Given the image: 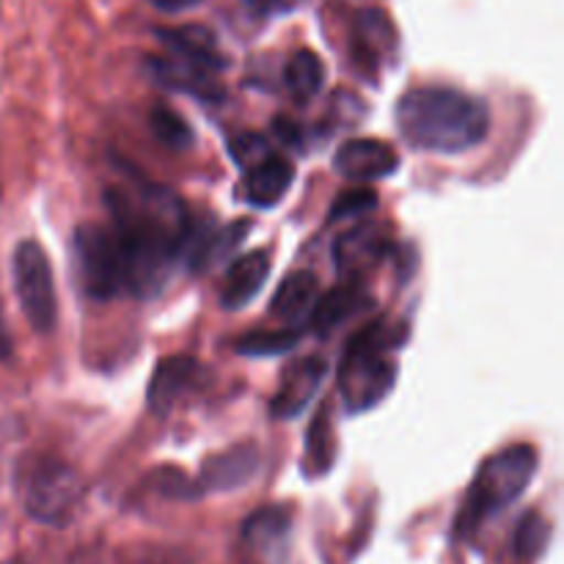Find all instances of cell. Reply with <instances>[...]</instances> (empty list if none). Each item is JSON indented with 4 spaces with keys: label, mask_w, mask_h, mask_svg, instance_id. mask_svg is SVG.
<instances>
[{
    "label": "cell",
    "mask_w": 564,
    "mask_h": 564,
    "mask_svg": "<svg viewBox=\"0 0 564 564\" xmlns=\"http://www.w3.org/2000/svg\"><path fill=\"white\" fill-rule=\"evenodd\" d=\"M105 202L113 218L110 231L119 248L124 286L135 297H154L185 251L191 231L187 207L174 191L152 182L138 191L110 187Z\"/></svg>",
    "instance_id": "1"
},
{
    "label": "cell",
    "mask_w": 564,
    "mask_h": 564,
    "mask_svg": "<svg viewBox=\"0 0 564 564\" xmlns=\"http://www.w3.org/2000/svg\"><path fill=\"white\" fill-rule=\"evenodd\" d=\"M394 119L400 135L422 152H466L490 132L488 105L452 86L408 88L397 99Z\"/></svg>",
    "instance_id": "2"
},
{
    "label": "cell",
    "mask_w": 564,
    "mask_h": 564,
    "mask_svg": "<svg viewBox=\"0 0 564 564\" xmlns=\"http://www.w3.org/2000/svg\"><path fill=\"white\" fill-rule=\"evenodd\" d=\"M538 466L540 457L532 444H512L490 455L474 474L471 488H468L455 523L457 534L474 538L496 516L510 510L527 494L534 474H538Z\"/></svg>",
    "instance_id": "3"
},
{
    "label": "cell",
    "mask_w": 564,
    "mask_h": 564,
    "mask_svg": "<svg viewBox=\"0 0 564 564\" xmlns=\"http://www.w3.org/2000/svg\"><path fill=\"white\" fill-rule=\"evenodd\" d=\"M402 341L394 328L383 319L358 330L341 356L339 391L350 413H364L378 408L391 394L397 380V361L389 358L391 347Z\"/></svg>",
    "instance_id": "4"
},
{
    "label": "cell",
    "mask_w": 564,
    "mask_h": 564,
    "mask_svg": "<svg viewBox=\"0 0 564 564\" xmlns=\"http://www.w3.org/2000/svg\"><path fill=\"white\" fill-rule=\"evenodd\" d=\"M80 496V474L58 457H36L22 474V505L44 527H64L75 516Z\"/></svg>",
    "instance_id": "5"
},
{
    "label": "cell",
    "mask_w": 564,
    "mask_h": 564,
    "mask_svg": "<svg viewBox=\"0 0 564 564\" xmlns=\"http://www.w3.org/2000/svg\"><path fill=\"white\" fill-rule=\"evenodd\" d=\"M72 262L80 290L91 301H110L124 290V275H121L119 248H116L113 231L102 224L86 220L72 235Z\"/></svg>",
    "instance_id": "6"
},
{
    "label": "cell",
    "mask_w": 564,
    "mask_h": 564,
    "mask_svg": "<svg viewBox=\"0 0 564 564\" xmlns=\"http://www.w3.org/2000/svg\"><path fill=\"white\" fill-rule=\"evenodd\" d=\"M17 301L22 314L36 334H50L58 319V297H55L53 268L50 257L36 240H22L11 257Z\"/></svg>",
    "instance_id": "7"
},
{
    "label": "cell",
    "mask_w": 564,
    "mask_h": 564,
    "mask_svg": "<svg viewBox=\"0 0 564 564\" xmlns=\"http://www.w3.org/2000/svg\"><path fill=\"white\" fill-rule=\"evenodd\" d=\"M204 375V364L198 358L185 356H169L154 367L152 380H149V391H147V402L152 408V413L158 416H169L182 400H185L191 391H196L202 386Z\"/></svg>",
    "instance_id": "8"
},
{
    "label": "cell",
    "mask_w": 564,
    "mask_h": 564,
    "mask_svg": "<svg viewBox=\"0 0 564 564\" xmlns=\"http://www.w3.org/2000/svg\"><path fill=\"white\" fill-rule=\"evenodd\" d=\"M400 154L380 138H352L334 154V171L347 182H375L397 174Z\"/></svg>",
    "instance_id": "9"
},
{
    "label": "cell",
    "mask_w": 564,
    "mask_h": 564,
    "mask_svg": "<svg viewBox=\"0 0 564 564\" xmlns=\"http://www.w3.org/2000/svg\"><path fill=\"white\" fill-rule=\"evenodd\" d=\"M259 463H262L259 446L253 441H240V444L204 460L202 474H198V488L204 494H231V490L246 488L257 477Z\"/></svg>",
    "instance_id": "10"
},
{
    "label": "cell",
    "mask_w": 564,
    "mask_h": 564,
    "mask_svg": "<svg viewBox=\"0 0 564 564\" xmlns=\"http://www.w3.org/2000/svg\"><path fill=\"white\" fill-rule=\"evenodd\" d=\"M391 251V237L383 224H361L334 242V264L341 279H361Z\"/></svg>",
    "instance_id": "11"
},
{
    "label": "cell",
    "mask_w": 564,
    "mask_h": 564,
    "mask_svg": "<svg viewBox=\"0 0 564 564\" xmlns=\"http://www.w3.org/2000/svg\"><path fill=\"white\" fill-rule=\"evenodd\" d=\"M328 364L317 356H306L292 361L290 367L281 372L279 391H275L273 402H270V413L273 419H297L308 408V402L317 397L319 386H323Z\"/></svg>",
    "instance_id": "12"
},
{
    "label": "cell",
    "mask_w": 564,
    "mask_h": 564,
    "mask_svg": "<svg viewBox=\"0 0 564 564\" xmlns=\"http://www.w3.org/2000/svg\"><path fill=\"white\" fill-rule=\"evenodd\" d=\"M397 53V31L389 14L380 9L358 11L352 22V58L364 64V69L375 72L389 64Z\"/></svg>",
    "instance_id": "13"
},
{
    "label": "cell",
    "mask_w": 564,
    "mask_h": 564,
    "mask_svg": "<svg viewBox=\"0 0 564 564\" xmlns=\"http://www.w3.org/2000/svg\"><path fill=\"white\" fill-rule=\"evenodd\" d=\"M292 532V512L286 507H262L253 512L242 527V540L248 549L264 562L279 564L284 560L286 545H290Z\"/></svg>",
    "instance_id": "14"
},
{
    "label": "cell",
    "mask_w": 564,
    "mask_h": 564,
    "mask_svg": "<svg viewBox=\"0 0 564 564\" xmlns=\"http://www.w3.org/2000/svg\"><path fill=\"white\" fill-rule=\"evenodd\" d=\"M158 36L171 55L196 64L207 72H224L229 66L218 39L204 25H180V28H158Z\"/></svg>",
    "instance_id": "15"
},
{
    "label": "cell",
    "mask_w": 564,
    "mask_h": 564,
    "mask_svg": "<svg viewBox=\"0 0 564 564\" xmlns=\"http://www.w3.org/2000/svg\"><path fill=\"white\" fill-rule=\"evenodd\" d=\"M292 182H295V165H292V160L270 152L268 158H262L251 169H246L242 191H246V202L251 207L268 209L275 207L286 196Z\"/></svg>",
    "instance_id": "16"
},
{
    "label": "cell",
    "mask_w": 564,
    "mask_h": 564,
    "mask_svg": "<svg viewBox=\"0 0 564 564\" xmlns=\"http://www.w3.org/2000/svg\"><path fill=\"white\" fill-rule=\"evenodd\" d=\"M270 279V253L268 251H251L242 253L231 262L229 273H226L224 292H220V303L229 312H240L246 308L253 297L262 292L264 281Z\"/></svg>",
    "instance_id": "17"
},
{
    "label": "cell",
    "mask_w": 564,
    "mask_h": 564,
    "mask_svg": "<svg viewBox=\"0 0 564 564\" xmlns=\"http://www.w3.org/2000/svg\"><path fill=\"white\" fill-rule=\"evenodd\" d=\"M369 306V295L364 290V284L358 279H347L341 284H336L334 290L325 292L323 297H317L312 306V325L317 334L328 336L334 334L339 325H345L347 319L356 317L358 312Z\"/></svg>",
    "instance_id": "18"
},
{
    "label": "cell",
    "mask_w": 564,
    "mask_h": 564,
    "mask_svg": "<svg viewBox=\"0 0 564 564\" xmlns=\"http://www.w3.org/2000/svg\"><path fill=\"white\" fill-rule=\"evenodd\" d=\"M149 69H152L154 80L165 88H174V91L207 99V102L224 99V88L215 83L213 72L202 69V66L196 64H187V61L176 58V55H169V58H152Z\"/></svg>",
    "instance_id": "19"
},
{
    "label": "cell",
    "mask_w": 564,
    "mask_h": 564,
    "mask_svg": "<svg viewBox=\"0 0 564 564\" xmlns=\"http://www.w3.org/2000/svg\"><path fill=\"white\" fill-rule=\"evenodd\" d=\"M319 295L317 273L312 270H295L286 275L275 290L273 301H270V314H275L284 323H297L303 314L312 312L314 301Z\"/></svg>",
    "instance_id": "20"
},
{
    "label": "cell",
    "mask_w": 564,
    "mask_h": 564,
    "mask_svg": "<svg viewBox=\"0 0 564 564\" xmlns=\"http://www.w3.org/2000/svg\"><path fill=\"white\" fill-rule=\"evenodd\" d=\"M284 83L297 102H308L323 91L325 66L314 50H297L284 66Z\"/></svg>",
    "instance_id": "21"
},
{
    "label": "cell",
    "mask_w": 564,
    "mask_h": 564,
    "mask_svg": "<svg viewBox=\"0 0 564 564\" xmlns=\"http://www.w3.org/2000/svg\"><path fill=\"white\" fill-rule=\"evenodd\" d=\"M149 127H152L154 138L163 143L171 152H187L196 143V132H193L191 121L171 105L160 102L149 110Z\"/></svg>",
    "instance_id": "22"
},
{
    "label": "cell",
    "mask_w": 564,
    "mask_h": 564,
    "mask_svg": "<svg viewBox=\"0 0 564 564\" xmlns=\"http://www.w3.org/2000/svg\"><path fill=\"white\" fill-rule=\"evenodd\" d=\"M328 408L317 413L314 424L308 427V438H306V468L308 477H317V474H325L334 463L336 455V438H334V424H330Z\"/></svg>",
    "instance_id": "23"
},
{
    "label": "cell",
    "mask_w": 564,
    "mask_h": 564,
    "mask_svg": "<svg viewBox=\"0 0 564 564\" xmlns=\"http://www.w3.org/2000/svg\"><path fill=\"white\" fill-rule=\"evenodd\" d=\"M301 341L297 328H275V330H251L235 339V352L248 358H270L290 352Z\"/></svg>",
    "instance_id": "24"
},
{
    "label": "cell",
    "mask_w": 564,
    "mask_h": 564,
    "mask_svg": "<svg viewBox=\"0 0 564 564\" xmlns=\"http://www.w3.org/2000/svg\"><path fill=\"white\" fill-rule=\"evenodd\" d=\"M551 540V527L549 521H545L540 512L529 510L527 516L518 521L516 527V538H512V549H516V556L518 560H538L540 554L545 551V545H549Z\"/></svg>",
    "instance_id": "25"
},
{
    "label": "cell",
    "mask_w": 564,
    "mask_h": 564,
    "mask_svg": "<svg viewBox=\"0 0 564 564\" xmlns=\"http://www.w3.org/2000/svg\"><path fill=\"white\" fill-rule=\"evenodd\" d=\"M378 207V196L369 187H356V191L339 193V198L330 207V224L341 218H352V215H367Z\"/></svg>",
    "instance_id": "26"
},
{
    "label": "cell",
    "mask_w": 564,
    "mask_h": 564,
    "mask_svg": "<svg viewBox=\"0 0 564 564\" xmlns=\"http://www.w3.org/2000/svg\"><path fill=\"white\" fill-rule=\"evenodd\" d=\"M154 485H158V490L163 496L180 501H193L204 494V490L198 488V479L185 477V474L176 471V468H160L158 477H154Z\"/></svg>",
    "instance_id": "27"
},
{
    "label": "cell",
    "mask_w": 564,
    "mask_h": 564,
    "mask_svg": "<svg viewBox=\"0 0 564 564\" xmlns=\"http://www.w3.org/2000/svg\"><path fill=\"white\" fill-rule=\"evenodd\" d=\"M270 147L262 135H253V132H246V135H237L231 141V158L237 160L240 169H251L253 163H259L262 158H268Z\"/></svg>",
    "instance_id": "28"
},
{
    "label": "cell",
    "mask_w": 564,
    "mask_h": 564,
    "mask_svg": "<svg viewBox=\"0 0 564 564\" xmlns=\"http://www.w3.org/2000/svg\"><path fill=\"white\" fill-rule=\"evenodd\" d=\"M11 352H14V339H11V330L3 312V297H0V361H9Z\"/></svg>",
    "instance_id": "29"
},
{
    "label": "cell",
    "mask_w": 564,
    "mask_h": 564,
    "mask_svg": "<svg viewBox=\"0 0 564 564\" xmlns=\"http://www.w3.org/2000/svg\"><path fill=\"white\" fill-rule=\"evenodd\" d=\"M160 11H169V14H176V11H187L193 6H198L202 0H152Z\"/></svg>",
    "instance_id": "30"
},
{
    "label": "cell",
    "mask_w": 564,
    "mask_h": 564,
    "mask_svg": "<svg viewBox=\"0 0 564 564\" xmlns=\"http://www.w3.org/2000/svg\"><path fill=\"white\" fill-rule=\"evenodd\" d=\"M246 3L257 11H281V9H290L295 0H246Z\"/></svg>",
    "instance_id": "31"
},
{
    "label": "cell",
    "mask_w": 564,
    "mask_h": 564,
    "mask_svg": "<svg viewBox=\"0 0 564 564\" xmlns=\"http://www.w3.org/2000/svg\"><path fill=\"white\" fill-rule=\"evenodd\" d=\"M6 564H17V562H6Z\"/></svg>",
    "instance_id": "32"
}]
</instances>
